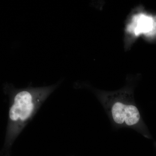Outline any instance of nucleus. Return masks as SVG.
I'll return each instance as SVG.
<instances>
[{
	"mask_svg": "<svg viewBox=\"0 0 156 156\" xmlns=\"http://www.w3.org/2000/svg\"><path fill=\"white\" fill-rule=\"evenodd\" d=\"M58 85V83L47 87H27L20 89L15 94L9 113L11 138H15L25 128Z\"/></svg>",
	"mask_w": 156,
	"mask_h": 156,
	"instance_id": "obj_1",
	"label": "nucleus"
},
{
	"mask_svg": "<svg viewBox=\"0 0 156 156\" xmlns=\"http://www.w3.org/2000/svg\"><path fill=\"white\" fill-rule=\"evenodd\" d=\"M112 113L114 121L117 124H122L125 122L128 126H133L138 122L140 118L139 111L136 107L119 102L113 105Z\"/></svg>",
	"mask_w": 156,
	"mask_h": 156,
	"instance_id": "obj_2",
	"label": "nucleus"
},
{
	"mask_svg": "<svg viewBox=\"0 0 156 156\" xmlns=\"http://www.w3.org/2000/svg\"><path fill=\"white\" fill-rule=\"evenodd\" d=\"M152 19L144 14H136L131 17L127 26L128 32L133 36L137 37L142 34H147L151 30Z\"/></svg>",
	"mask_w": 156,
	"mask_h": 156,
	"instance_id": "obj_3",
	"label": "nucleus"
}]
</instances>
